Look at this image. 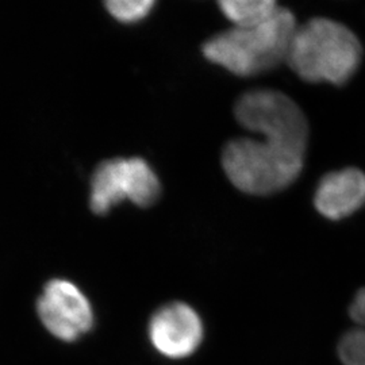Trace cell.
<instances>
[{"mask_svg":"<svg viewBox=\"0 0 365 365\" xmlns=\"http://www.w3.org/2000/svg\"><path fill=\"white\" fill-rule=\"evenodd\" d=\"M237 122L260 138L240 137L222 152L227 179L241 192L272 195L299 178L309 145V122L299 106L276 90H252L235 106Z\"/></svg>","mask_w":365,"mask_h":365,"instance_id":"1","label":"cell"},{"mask_svg":"<svg viewBox=\"0 0 365 365\" xmlns=\"http://www.w3.org/2000/svg\"><path fill=\"white\" fill-rule=\"evenodd\" d=\"M298 26L291 10L279 7L260 25L232 27L207 39L203 56L237 76L248 78L286 64L294 31Z\"/></svg>","mask_w":365,"mask_h":365,"instance_id":"2","label":"cell"},{"mask_svg":"<svg viewBox=\"0 0 365 365\" xmlns=\"http://www.w3.org/2000/svg\"><path fill=\"white\" fill-rule=\"evenodd\" d=\"M361 58L363 46L352 30L319 16L297 26L286 64L304 81L341 86L352 78Z\"/></svg>","mask_w":365,"mask_h":365,"instance_id":"3","label":"cell"},{"mask_svg":"<svg viewBox=\"0 0 365 365\" xmlns=\"http://www.w3.org/2000/svg\"><path fill=\"white\" fill-rule=\"evenodd\" d=\"M160 195L161 182L156 170L141 157L110 158L92 173L90 209L96 215H105L123 200L138 207H150Z\"/></svg>","mask_w":365,"mask_h":365,"instance_id":"4","label":"cell"},{"mask_svg":"<svg viewBox=\"0 0 365 365\" xmlns=\"http://www.w3.org/2000/svg\"><path fill=\"white\" fill-rule=\"evenodd\" d=\"M42 325L56 339L73 342L93 327L91 302L80 288L66 279H52L37 300Z\"/></svg>","mask_w":365,"mask_h":365,"instance_id":"5","label":"cell"},{"mask_svg":"<svg viewBox=\"0 0 365 365\" xmlns=\"http://www.w3.org/2000/svg\"><path fill=\"white\" fill-rule=\"evenodd\" d=\"M149 336L158 352L170 359L188 357L203 339V324L195 310L184 302L161 306L149 321Z\"/></svg>","mask_w":365,"mask_h":365,"instance_id":"6","label":"cell"},{"mask_svg":"<svg viewBox=\"0 0 365 365\" xmlns=\"http://www.w3.org/2000/svg\"><path fill=\"white\" fill-rule=\"evenodd\" d=\"M364 205L365 173L354 167L327 173L314 195L315 209L333 221L349 217Z\"/></svg>","mask_w":365,"mask_h":365,"instance_id":"7","label":"cell"},{"mask_svg":"<svg viewBox=\"0 0 365 365\" xmlns=\"http://www.w3.org/2000/svg\"><path fill=\"white\" fill-rule=\"evenodd\" d=\"M218 4L235 27L260 25L280 7L274 0H222Z\"/></svg>","mask_w":365,"mask_h":365,"instance_id":"8","label":"cell"},{"mask_svg":"<svg viewBox=\"0 0 365 365\" xmlns=\"http://www.w3.org/2000/svg\"><path fill=\"white\" fill-rule=\"evenodd\" d=\"M108 14L120 24H137L148 18L156 1L153 0H110L105 3Z\"/></svg>","mask_w":365,"mask_h":365,"instance_id":"9","label":"cell"},{"mask_svg":"<svg viewBox=\"0 0 365 365\" xmlns=\"http://www.w3.org/2000/svg\"><path fill=\"white\" fill-rule=\"evenodd\" d=\"M344 365H365V329L357 327L344 334L339 344Z\"/></svg>","mask_w":365,"mask_h":365,"instance_id":"10","label":"cell"},{"mask_svg":"<svg viewBox=\"0 0 365 365\" xmlns=\"http://www.w3.org/2000/svg\"><path fill=\"white\" fill-rule=\"evenodd\" d=\"M349 315L359 327L365 329V288L360 289L349 309Z\"/></svg>","mask_w":365,"mask_h":365,"instance_id":"11","label":"cell"}]
</instances>
